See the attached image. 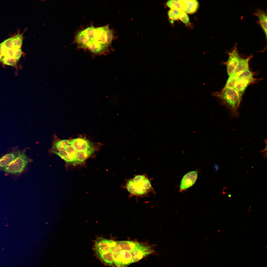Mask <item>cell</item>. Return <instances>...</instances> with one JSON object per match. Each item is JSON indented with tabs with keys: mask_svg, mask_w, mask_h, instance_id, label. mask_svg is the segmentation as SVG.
Returning <instances> with one entry per match:
<instances>
[{
	"mask_svg": "<svg viewBox=\"0 0 267 267\" xmlns=\"http://www.w3.org/2000/svg\"><path fill=\"white\" fill-rule=\"evenodd\" d=\"M253 73L249 69L244 71L239 76L235 83L234 89L243 93L248 86L255 81Z\"/></svg>",
	"mask_w": 267,
	"mask_h": 267,
	"instance_id": "5",
	"label": "cell"
},
{
	"mask_svg": "<svg viewBox=\"0 0 267 267\" xmlns=\"http://www.w3.org/2000/svg\"><path fill=\"white\" fill-rule=\"evenodd\" d=\"M111 240L100 237L96 241L94 249L96 254L109 251Z\"/></svg>",
	"mask_w": 267,
	"mask_h": 267,
	"instance_id": "11",
	"label": "cell"
},
{
	"mask_svg": "<svg viewBox=\"0 0 267 267\" xmlns=\"http://www.w3.org/2000/svg\"><path fill=\"white\" fill-rule=\"evenodd\" d=\"M179 19L187 26L189 25L190 24L188 15L183 10L180 11Z\"/></svg>",
	"mask_w": 267,
	"mask_h": 267,
	"instance_id": "25",
	"label": "cell"
},
{
	"mask_svg": "<svg viewBox=\"0 0 267 267\" xmlns=\"http://www.w3.org/2000/svg\"><path fill=\"white\" fill-rule=\"evenodd\" d=\"M131 194L142 195L153 189L150 181L144 175H137L127 180L125 186Z\"/></svg>",
	"mask_w": 267,
	"mask_h": 267,
	"instance_id": "3",
	"label": "cell"
},
{
	"mask_svg": "<svg viewBox=\"0 0 267 267\" xmlns=\"http://www.w3.org/2000/svg\"><path fill=\"white\" fill-rule=\"evenodd\" d=\"M118 243L121 250L129 252L136 249L145 248L149 246L135 241H118Z\"/></svg>",
	"mask_w": 267,
	"mask_h": 267,
	"instance_id": "10",
	"label": "cell"
},
{
	"mask_svg": "<svg viewBox=\"0 0 267 267\" xmlns=\"http://www.w3.org/2000/svg\"><path fill=\"white\" fill-rule=\"evenodd\" d=\"M228 197H231V195H230V194H229V195H228Z\"/></svg>",
	"mask_w": 267,
	"mask_h": 267,
	"instance_id": "27",
	"label": "cell"
},
{
	"mask_svg": "<svg viewBox=\"0 0 267 267\" xmlns=\"http://www.w3.org/2000/svg\"><path fill=\"white\" fill-rule=\"evenodd\" d=\"M238 77L233 73L229 76L224 88H234V86Z\"/></svg>",
	"mask_w": 267,
	"mask_h": 267,
	"instance_id": "20",
	"label": "cell"
},
{
	"mask_svg": "<svg viewBox=\"0 0 267 267\" xmlns=\"http://www.w3.org/2000/svg\"><path fill=\"white\" fill-rule=\"evenodd\" d=\"M166 5L171 9L179 11L183 10V5L181 0H168L166 3Z\"/></svg>",
	"mask_w": 267,
	"mask_h": 267,
	"instance_id": "18",
	"label": "cell"
},
{
	"mask_svg": "<svg viewBox=\"0 0 267 267\" xmlns=\"http://www.w3.org/2000/svg\"><path fill=\"white\" fill-rule=\"evenodd\" d=\"M252 55L245 58L241 59L233 73L238 76L244 71L249 69V62L252 57Z\"/></svg>",
	"mask_w": 267,
	"mask_h": 267,
	"instance_id": "15",
	"label": "cell"
},
{
	"mask_svg": "<svg viewBox=\"0 0 267 267\" xmlns=\"http://www.w3.org/2000/svg\"><path fill=\"white\" fill-rule=\"evenodd\" d=\"M70 144L75 149L77 153L79 152H84L92 154L95 150L93 144L85 139H74L70 141Z\"/></svg>",
	"mask_w": 267,
	"mask_h": 267,
	"instance_id": "6",
	"label": "cell"
},
{
	"mask_svg": "<svg viewBox=\"0 0 267 267\" xmlns=\"http://www.w3.org/2000/svg\"><path fill=\"white\" fill-rule=\"evenodd\" d=\"M1 44L4 49H10L14 48L13 37L6 40Z\"/></svg>",
	"mask_w": 267,
	"mask_h": 267,
	"instance_id": "24",
	"label": "cell"
},
{
	"mask_svg": "<svg viewBox=\"0 0 267 267\" xmlns=\"http://www.w3.org/2000/svg\"><path fill=\"white\" fill-rule=\"evenodd\" d=\"M180 11L178 10L170 9L168 12L169 18L170 20L173 21L178 20L179 19Z\"/></svg>",
	"mask_w": 267,
	"mask_h": 267,
	"instance_id": "22",
	"label": "cell"
},
{
	"mask_svg": "<svg viewBox=\"0 0 267 267\" xmlns=\"http://www.w3.org/2000/svg\"><path fill=\"white\" fill-rule=\"evenodd\" d=\"M19 150L16 148L0 157V170L8 166L16 157Z\"/></svg>",
	"mask_w": 267,
	"mask_h": 267,
	"instance_id": "12",
	"label": "cell"
},
{
	"mask_svg": "<svg viewBox=\"0 0 267 267\" xmlns=\"http://www.w3.org/2000/svg\"><path fill=\"white\" fill-rule=\"evenodd\" d=\"M152 252L150 247L145 249L135 250L130 252L132 256V263L139 261Z\"/></svg>",
	"mask_w": 267,
	"mask_h": 267,
	"instance_id": "13",
	"label": "cell"
},
{
	"mask_svg": "<svg viewBox=\"0 0 267 267\" xmlns=\"http://www.w3.org/2000/svg\"><path fill=\"white\" fill-rule=\"evenodd\" d=\"M259 19L258 22L264 32L266 38L267 36V15L264 11L258 10L254 13Z\"/></svg>",
	"mask_w": 267,
	"mask_h": 267,
	"instance_id": "16",
	"label": "cell"
},
{
	"mask_svg": "<svg viewBox=\"0 0 267 267\" xmlns=\"http://www.w3.org/2000/svg\"><path fill=\"white\" fill-rule=\"evenodd\" d=\"M99 258L105 264L112 266L114 264L113 253L110 251L96 254Z\"/></svg>",
	"mask_w": 267,
	"mask_h": 267,
	"instance_id": "17",
	"label": "cell"
},
{
	"mask_svg": "<svg viewBox=\"0 0 267 267\" xmlns=\"http://www.w3.org/2000/svg\"><path fill=\"white\" fill-rule=\"evenodd\" d=\"M30 161L25 152L19 150L16 158L2 170L6 174L19 175L24 171Z\"/></svg>",
	"mask_w": 267,
	"mask_h": 267,
	"instance_id": "4",
	"label": "cell"
},
{
	"mask_svg": "<svg viewBox=\"0 0 267 267\" xmlns=\"http://www.w3.org/2000/svg\"><path fill=\"white\" fill-rule=\"evenodd\" d=\"M121 250L118 242L111 240L109 251L113 254H117L119 253Z\"/></svg>",
	"mask_w": 267,
	"mask_h": 267,
	"instance_id": "23",
	"label": "cell"
},
{
	"mask_svg": "<svg viewBox=\"0 0 267 267\" xmlns=\"http://www.w3.org/2000/svg\"><path fill=\"white\" fill-rule=\"evenodd\" d=\"M243 93L234 88H224L220 92H214L212 95L219 99L222 104L227 108L231 117H237L239 115V108Z\"/></svg>",
	"mask_w": 267,
	"mask_h": 267,
	"instance_id": "2",
	"label": "cell"
},
{
	"mask_svg": "<svg viewBox=\"0 0 267 267\" xmlns=\"http://www.w3.org/2000/svg\"><path fill=\"white\" fill-rule=\"evenodd\" d=\"M183 10L186 13L189 14L195 13L198 10L199 3L195 0H182Z\"/></svg>",
	"mask_w": 267,
	"mask_h": 267,
	"instance_id": "14",
	"label": "cell"
},
{
	"mask_svg": "<svg viewBox=\"0 0 267 267\" xmlns=\"http://www.w3.org/2000/svg\"><path fill=\"white\" fill-rule=\"evenodd\" d=\"M132 256L130 252L121 250L114 262L118 267H126L132 263Z\"/></svg>",
	"mask_w": 267,
	"mask_h": 267,
	"instance_id": "9",
	"label": "cell"
},
{
	"mask_svg": "<svg viewBox=\"0 0 267 267\" xmlns=\"http://www.w3.org/2000/svg\"><path fill=\"white\" fill-rule=\"evenodd\" d=\"M3 49L1 43L0 44V58L3 54Z\"/></svg>",
	"mask_w": 267,
	"mask_h": 267,
	"instance_id": "26",
	"label": "cell"
},
{
	"mask_svg": "<svg viewBox=\"0 0 267 267\" xmlns=\"http://www.w3.org/2000/svg\"><path fill=\"white\" fill-rule=\"evenodd\" d=\"M13 37L14 48H21L23 41L22 34H18Z\"/></svg>",
	"mask_w": 267,
	"mask_h": 267,
	"instance_id": "21",
	"label": "cell"
},
{
	"mask_svg": "<svg viewBox=\"0 0 267 267\" xmlns=\"http://www.w3.org/2000/svg\"><path fill=\"white\" fill-rule=\"evenodd\" d=\"M113 38L112 31L108 25L91 26L79 31L74 42L79 47L87 48L94 54H105L109 51Z\"/></svg>",
	"mask_w": 267,
	"mask_h": 267,
	"instance_id": "1",
	"label": "cell"
},
{
	"mask_svg": "<svg viewBox=\"0 0 267 267\" xmlns=\"http://www.w3.org/2000/svg\"><path fill=\"white\" fill-rule=\"evenodd\" d=\"M228 58L226 63L227 71L229 76L232 74L238 64L241 58L238 52L236 45L234 46L228 53Z\"/></svg>",
	"mask_w": 267,
	"mask_h": 267,
	"instance_id": "7",
	"label": "cell"
},
{
	"mask_svg": "<svg viewBox=\"0 0 267 267\" xmlns=\"http://www.w3.org/2000/svg\"><path fill=\"white\" fill-rule=\"evenodd\" d=\"M198 173L197 171H191L183 176L180 185V192L185 190L195 183L197 178Z\"/></svg>",
	"mask_w": 267,
	"mask_h": 267,
	"instance_id": "8",
	"label": "cell"
},
{
	"mask_svg": "<svg viewBox=\"0 0 267 267\" xmlns=\"http://www.w3.org/2000/svg\"><path fill=\"white\" fill-rule=\"evenodd\" d=\"M70 141L66 139L59 140L56 142L52 147V151H59L63 149L66 146L70 144Z\"/></svg>",
	"mask_w": 267,
	"mask_h": 267,
	"instance_id": "19",
	"label": "cell"
}]
</instances>
